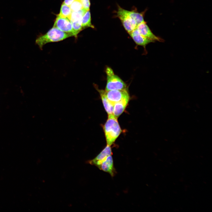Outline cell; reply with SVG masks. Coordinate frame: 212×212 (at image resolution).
Here are the masks:
<instances>
[{"mask_svg":"<svg viewBox=\"0 0 212 212\" xmlns=\"http://www.w3.org/2000/svg\"><path fill=\"white\" fill-rule=\"evenodd\" d=\"M129 34L137 44L142 46L144 48H145L146 46L148 44L155 42L141 34L136 28Z\"/></svg>","mask_w":212,"mask_h":212,"instance_id":"cell-11","label":"cell"},{"mask_svg":"<svg viewBox=\"0 0 212 212\" xmlns=\"http://www.w3.org/2000/svg\"><path fill=\"white\" fill-rule=\"evenodd\" d=\"M71 37L72 36L71 34L53 26L46 34L39 36L35 42L42 50L44 46L47 43L62 41Z\"/></svg>","mask_w":212,"mask_h":212,"instance_id":"cell-1","label":"cell"},{"mask_svg":"<svg viewBox=\"0 0 212 212\" xmlns=\"http://www.w3.org/2000/svg\"><path fill=\"white\" fill-rule=\"evenodd\" d=\"M98 168L101 170L109 173L111 177L114 176L116 172L114 166L112 155L107 157Z\"/></svg>","mask_w":212,"mask_h":212,"instance_id":"cell-10","label":"cell"},{"mask_svg":"<svg viewBox=\"0 0 212 212\" xmlns=\"http://www.w3.org/2000/svg\"><path fill=\"white\" fill-rule=\"evenodd\" d=\"M112 154L110 146L107 145L94 159L87 161L89 164L94 165L98 168L108 156Z\"/></svg>","mask_w":212,"mask_h":212,"instance_id":"cell-9","label":"cell"},{"mask_svg":"<svg viewBox=\"0 0 212 212\" xmlns=\"http://www.w3.org/2000/svg\"><path fill=\"white\" fill-rule=\"evenodd\" d=\"M105 93L108 102L113 106L117 102L126 98H130L127 89L105 90Z\"/></svg>","mask_w":212,"mask_h":212,"instance_id":"cell-5","label":"cell"},{"mask_svg":"<svg viewBox=\"0 0 212 212\" xmlns=\"http://www.w3.org/2000/svg\"><path fill=\"white\" fill-rule=\"evenodd\" d=\"M136 28L142 35L154 42L155 41L163 42L164 40L152 32L145 21L138 24Z\"/></svg>","mask_w":212,"mask_h":212,"instance_id":"cell-8","label":"cell"},{"mask_svg":"<svg viewBox=\"0 0 212 212\" xmlns=\"http://www.w3.org/2000/svg\"><path fill=\"white\" fill-rule=\"evenodd\" d=\"M130 98L122 100L115 103L114 105L113 114L117 118L124 111L129 101Z\"/></svg>","mask_w":212,"mask_h":212,"instance_id":"cell-12","label":"cell"},{"mask_svg":"<svg viewBox=\"0 0 212 212\" xmlns=\"http://www.w3.org/2000/svg\"><path fill=\"white\" fill-rule=\"evenodd\" d=\"M117 16L120 19L122 24L128 33L130 34L137 26L136 22L123 11V9L118 6Z\"/></svg>","mask_w":212,"mask_h":212,"instance_id":"cell-4","label":"cell"},{"mask_svg":"<svg viewBox=\"0 0 212 212\" xmlns=\"http://www.w3.org/2000/svg\"><path fill=\"white\" fill-rule=\"evenodd\" d=\"M124 12L136 22L138 25L144 21V12L139 13L134 11H129L123 9Z\"/></svg>","mask_w":212,"mask_h":212,"instance_id":"cell-14","label":"cell"},{"mask_svg":"<svg viewBox=\"0 0 212 212\" xmlns=\"http://www.w3.org/2000/svg\"><path fill=\"white\" fill-rule=\"evenodd\" d=\"M82 26L83 29L88 27L94 28L91 22L90 13L89 10L87 11L82 17Z\"/></svg>","mask_w":212,"mask_h":212,"instance_id":"cell-15","label":"cell"},{"mask_svg":"<svg viewBox=\"0 0 212 212\" xmlns=\"http://www.w3.org/2000/svg\"><path fill=\"white\" fill-rule=\"evenodd\" d=\"M94 86L100 95L104 108L108 115H113L114 106L108 102L105 95V90L99 89L96 85H95Z\"/></svg>","mask_w":212,"mask_h":212,"instance_id":"cell-13","label":"cell"},{"mask_svg":"<svg viewBox=\"0 0 212 212\" xmlns=\"http://www.w3.org/2000/svg\"><path fill=\"white\" fill-rule=\"evenodd\" d=\"M53 26L71 34L72 36L77 37L73 29L70 20L67 18L63 17L57 15Z\"/></svg>","mask_w":212,"mask_h":212,"instance_id":"cell-6","label":"cell"},{"mask_svg":"<svg viewBox=\"0 0 212 212\" xmlns=\"http://www.w3.org/2000/svg\"><path fill=\"white\" fill-rule=\"evenodd\" d=\"M81 3L83 8L87 11L90 10V0H79Z\"/></svg>","mask_w":212,"mask_h":212,"instance_id":"cell-18","label":"cell"},{"mask_svg":"<svg viewBox=\"0 0 212 212\" xmlns=\"http://www.w3.org/2000/svg\"><path fill=\"white\" fill-rule=\"evenodd\" d=\"M103 129L107 145L110 146L115 142L122 132L117 118L113 115H108Z\"/></svg>","mask_w":212,"mask_h":212,"instance_id":"cell-2","label":"cell"},{"mask_svg":"<svg viewBox=\"0 0 212 212\" xmlns=\"http://www.w3.org/2000/svg\"><path fill=\"white\" fill-rule=\"evenodd\" d=\"M72 13V11L69 6L63 2L61 6L60 13L58 15L61 17L67 18L69 19Z\"/></svg>","mask_w":212,"mask_h":212,"instance_id":"cell-16","label":"cell"},{"mask_svg":"<svg viewBox=\"0 0 212 212\" xmlns=\"http://www.w3.org/2000/svg\"><path fill=\"white\" fill-rule=\"evenodd\" d=\"M72 12L78 11L83 8V6L79 0H75L69 6Z\"/></svg>","mask_w":212,"mask_h":212,"instance_id":"cell-17","label":"cell"},{"mask_svg":"<svg viewBox=\"0 0 212 212\" xmlns=\"http://www.w3.org/2000/svg\"><path fill=\"white\" fill-rule=\"evenodd\" d=\"M87 11L84 8L76 12H72L69 20L74 32L77 34L83 30L82 26V18Z\"/></svg>","mask_w":212,"mask_h":212,"instance_id":"cell-7","label":"cell"},{"mask_svg":"<svg viewBox=\"0 0 212 212\" xmlns=\"http://www.w3.org/2000/svg\"><path fill=\"white\" fill-rule=\"evenodd\" d=\"M75 0H64L63 3L69 6Z\"/></svg>","mask_w":212,"mask_h":212,"instance_id":"cell-19","label":"cell"},{"mask_svg":"<svg viewBox=\"0 0 212 212\" xmlns=\"http://www.w3.org/2000/svg\"><path fill=\"white\" fill-rule=\"evenodd\" d=\"M105 72L107 75L105 91L127 89V85L119 77L115 74L111 68L107 67Z\"/></svg>","mask_w":212,"mask_h":212,"instance_id":"cell-3","label":"cell"}]
</instances>
